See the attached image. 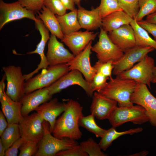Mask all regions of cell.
I'll list each match as a JSON object with an SVG mask.
<instances>
[{"mask_svg": "<svg viewBox=\"0 0 156 156\" xmlns=\"http://www.w3.org/2000/svg\"><path fill=\"white\" fill-rule=\"evenodd\" d=\"M64 103V110L56 119L52 133L59 138L79 140L82 135L79 121L83 116V107L77 101L72 99L68 100Z\"/></svg>", "mask_w": 156, "mask_h": 156, "instance_id": "1", "label": "cell"}, {"mask_svg": "<svg viewBox=\"0 0 156 156\" xmlns=\"http://www.w3.org/2000/svg\"><path fill=\"white\" fill-rule=\"evenodd\" d=\"M137 83L133 80L116 76L115 78H110L109 81L99 92L117 101L118 106L131 105L133 104L131 101V97Z\"/></svg>", "mask_w": 156, "mask_h": 156, "instance_id": "2", "label": "cell"}, {"mask_svg": "<svg viewBox=\"0 0 156 156\" xmlns=\"http://www.w3.org/2000/svg\"><path fill=\"white\" fill-rule=\"evenodd\" d=\"M69 71L67 63L49 66L40 73L25 81V93L49 86Z\"/></svg>", "mask_w": 156, "mask_h": 156, "instance_id": "3", "label": "cell"}, {"mask_svg": "<svg viewBox=\"0 0 156 156\" xmlns=\"http://www.w3.org/2000/svg\"><path fill=\"white\" fill-rule=\"evenodd\" d=\"M43 126L44 135L38 143V150L35 156H55L59 152L78 144L75 140L68 138H59L52 135L49 123L44 120Z\"/></svg>", "mask_w": 156, "mask_h": 156, "instance_id": "4", "label": "cell"}, {"mask_svg": "<svg viewBox=\"0 0 156 156\" xmlns=\"http://www.w3.org/2000/svg\"><path fill=\"white\" fill-rule=\"evenodd\" d=\"M108 119L112 127L115 128L129 122L135 124L141 125L149 120L145 109L138 105L117 106Z\"/></svg>", "mask_w": 156, "mask_h": 156, "instance_id": "5", "label": "cell"}, {"mask_svg": "<svg viewBox=\"0 0 156 156\" xmlns=\"http://www.w3.org/2000/svg\"><path fill=\"white\" fill-rule=\"evenodd\" d=\"M155 66L154 59L147 54L132 68L118 76L122 79H132L146 85L151 89Z\"/></svg>", "mask_w": 156, "mask_h": 156, "instance_id": "6", "label": "cell"}, {"mask_svg": "<svg viewBox=\"0 0 156 156\" xmlns=\"http://www.w3.org/2000/svg\"><path fill=\"white\" fill-rule=\"evenodd\" d=\"M98 41L92 46L91 51L96 53L98 61L105 63H113L119 60L124 52L109 38L107 32L100 28Z\"/></svg>", "mask_w": 156, "mask_h": 156, "instance_id": "7", "label": "cell"}, {"mask_svg": "<svg viewBox=\"0 0 156 156\" xmlns=\"http://www.w3.org/2000/svg\"><path fill=\"white\" fill-rule=\"evenodd\" d=\"M7 81L6 95L13 101H20L25 93V80L19 66L10 65L2 68Z\"/></svg>", "mask_w": 156, "mask_h": 156, "instance_id": "8", "label": "cell"}, {"mask_svg": "<svg viewBox=\"0 0 156 156\" xmlns=\"http://www.w3.org/2000/svg\"><path fill=\"white\" fill-rule=\"evenodd\" d=\"M131 97V101L139 105L146 110L151 125L156 127V98L148 90L146 85L137 82Z\"/></svg>", "mask_w": 156, "mask_h": 156, "instance_id": "9", "label": "cell"}, {"mask_svg": "<svg viewBox=\"0 0 156 156\" xmlns=\"http://www.w3.org/2000/svg\"><path fill=\"white\" fill-rule=\"evenodd\" d=\"M44 119L37 112L24 117L18 124L21 137L25 141L38 143L44 133Z\"/></svg>", "mask_w": 156, "mask_h": 156, "instance_id": "10", "label": "cell"}, {"mask_svg": "<svg viewBox=\"0 0 156 156\" xmlns=\"http://www.w3.org/2000/svg\"><path fill=\"white\" fill-rule=\"evenodd\" d=\"M74 85H78L85 91L89 97H92L94 93L90 84L82 76V74L76 70L70 71L55 82L48 86L51 95L60 92L62 90Z\"/></svg>", "mask_w": 156, "mask_h": 156, "instance_id": "11", "label": "cell"}, {"mask_svg": "<svg viewBox=\"0 0 156 156\" xmlns=\"http://www.w3.org/2000/svg\"><path fill=\"white\" fill-rule=\"evenodd\" d=\"M36 13L23 7L18 1L7 3L0 0V30L7 23L12 21L27 18L35 21Z\"/></svg>", "mask_w": 156, "mask_h": 156, "instance_id": "12", "label": "cell"}, {"mask_svg": "<svg viewBox=\"0 0 156 156\" xmlns=\"http://www.w3.org/2000/svg\"><path fill=\"white\" fill-rule=\"evenodd\" d=\"M155 50L152 47H144L137 46L124 52L120 58L113 63V75L116 76L133 67L146 55Z\"/></svg>", "mask_w": 156, "mask_h": 156, "instance_id": "13", "label": "cell"}, {"mask_svg": "<svg viewBox=\"0 0 156 156\" xmlns=\"http://www.w3.org/2000/svg\"><path fill=\"white\" fill-rule=\"evenodd\" d=\"M92 44V41H91L82 51L67 63L70 71L76 70L80 71L90 84L96 73L95 69L91 66L90 62Z\"/></svg>", "mask_w": 156, "mask_h": 156, "instance_id": "14", "label": "cell"}, {"mask_svg": "<svg viewBox=\"0 0 156 156\" xmlns=\"http://www.w3.org/2000/svg\"><path fill=\"white\" fill-rule=\"evenodd\" d=\"M49 40L46 57L49 66L67 63L74 58L75 56L65 48L55 35L51 34Z\"/></svg>", "mask_w": 156, "mask_h": 156, "instance_id": "15", "label": "cell"}, {"mask_svg": "<svg viewBox=\"0 0 156 156\" xmlns=\"http://www.w3.org/2000/svg\"><path fill=\"white\" fill-rule=\"evenodd\" d=\"M92 97L91 114L99 120L108 119L117 106V102L97 92H94Z\"/></svg>", "mask_w": 156, "mask_h": 156, "instance_id": "16", "label": "cell"}, {"mask_svg": "<svg viewBox=\"0 0 156 156\" xmlns=\"http://www.w3.org/2000/svg\"><path fill=\"white\" fill-rule=\"evenodd\" d=\"M34 22L36 28L39 31L41 35V40L34 50L28 52L27 54L29 55L38 54L40 56V61L38 67L33 71L29 73L24 75L25 81L32 77L40 69H46L49 66L44 51L46 44L50 38L49 31L44 26L42 21L38 18H37V19Z\"/></svg>", "mask_w": 156, "mask_h": 156, "instance_id": "17", "label": "cell"}, {"mask_svg": "<svg viewBox=\"0 0 156 156\" xmlns=\"http://www.w3.org/2000/svg\"><path fill=\"white\" fill-rule=\"evenodd\" d=\"M48 86L25 94L20 101L22 104L21 113L25 117L42 103L51 99Z\"/></svg>", "mask_w": 156, "mask_h": 156, "instance_id": "18", "label": "cell"}, {"mask_svg": "<svg viewBox=\"0 0 156 156\" xmlns=\"http://www.w3.org/2000/svg\"><path fill=\"white\" fill-rule=\"evenodd\" d=\"M98 34L88 30L77 31L64 35L61 40L75 56L82 51L91 41L94 40Z\"/></svg>", "mask_w": 156, "mask_h": 156, "instance_id": "19", "label": "cell"}, {"mask_svg": "<svg viewBox=\"0 0 156 156\" xmlns=\"http://www.w3.org/2000/svg\"><path fill=\"white\" fill-rule=\"evenodd\" d=\"M111 41L124 53L137 46L133 29L130 24L108 32Z\"/></svg>", "mask_w": 156, "mask_h": 156, "instance_id": "20", "label": "cell"}, {"mask_svg": "<svg viewBox=\"0 0 156 156\" xmlns=\"http://www.w3.org/2000/svg\"><path fill=\"white\" fill-rule=\"evenodd\" d=\"M64 109V103L59 102L57 99L55 98L41 104L35 111L44 120L49 123L50 131L52 133L57 118Z\"/></svg>", "mask_w": 156, "mask_h": 156, "instance_id": "21", "label": "cell"}, {"mask_svg": "<svg viewBox=\"0 0 156 156\" xmlns=\"http://www.w3.org/2000/svg\"><path fill=\"white\" fill-rule=\"evenodd\" d=\"M1 111L5 116L8 124H19L24 117L21 113L22 104L20 101H13L4 93L0 98Z\"/></svg>", "mask_w": 156, "mask_h": 156, "instance_id": "22", "label": "cell"}, {"mask_svg": "<svg viewBox=\"0 0 156 156\" xmlns=\"http://www.w3.org/2000/svg\"><path fill=\"white\" fill-rule=\"evenodd\" d=\"M78 7L77 18L81 28L92 31L102 27V18L99 14L97 7L88 10L81 5Z\"/></svg>", "mask_w": 156, "mask_h": 156, "instance_id": "23", "label": "cell"}, {"mask_svg": "<svg viewBox=\"0 0 156 156\" xmlns=\"http://www.w3.org/2000/svg\"><path fill=\"white\" fill-rule=\"evenodd\" d=\"M133 19L123 10L116 11L102 18L101 27L108 32L122 25L130 24Z\"/></svg>", "mask_w": 156, "mask_h": 156, "instance_id": "24", "label": "cell"}, {"mask_svg": "<svg viewBox=\"0 0 156 156\" xmlns=\"http://www.w3.org/2000/svg\"><path fill=\"white\" fill-rule=\"evenodd\" d=\"M38 17L43 22L44 26L49 30L51 34L57 38L62 39L64 37L60 25L56 16L44 5L42 9L38 12Z\"/></svg>", "mask_w": 156, "mask_h": 156, "instance_id": "25", "label": "cell"}, {"mask_svg": "<svg viewBox=\"0 0 156 156\" xmlns=\"http://www.w3.org/2000/svg\"><path fill=\"white\" fill-rule=\"evenodd\" d=\"M56 16L64 35L78 31L81 28L78 19L76 8L62 15Z\"/></svg>", "mask_w": 156, "mask_h": 156, "instance_id": "26", "label": "cell"}, {"mask_svg": "<svg viewBox=\"0 0 156 156\" xmlns=\"http://www.w3.org/2000/svg\"><path fill=\"white\" fill-rule=\"evenodd\" d=\"M143 129L139 127L131 129L126 131L118 132L117 131L115 128L112 127L106 130L99 142V144L102 150L105 151L111 145L112 142L120 136L126 134L132 135L141 132Z\"/></svg>", "mask_w": 156, "mask_h": 156, "instance_id": "27", "label": "cell"}, {"mask_svg": "<svg viewBox=\"0 0 156 156\" xmlns=\"http://www.w3.org/2000/svg\"><path fill=\"white\" fill-rule=\"evenodd\" d=\"M130 25L134 31L137 46L152 47L156 50V41L151 37L146 30L141 27L134 19H132Z\"/></svg>", "mask_w": 156, "mask_h": 156, "instance_id": "28", "label": "cell"}, {"mask_svg": "<svg viewBox=\"0 0 156 156\" xmlns=\"http://www.w3.org/2000/svg\"><path fill=\"white\" fill-rule=\"evenodd\" d=\"M0 136V139L6 150L21 137L19 124H8Z\"/></svg>", "mask_w": 156, "mask_h": 156, "instance_id": "29", "label": "cell"}, {"mask_svg": "<svg viewBox=\"0 0 156 156\" xmlns=\"http://www.w3.org/2000/svg\"><path fill=\"white\" fill-rule=\"evenodd\" d=\"M94 117L91 114L86 116H83L79 120V125L94 134L96 137L101 138L106 130L102 128L96 124Z\"/></svg>", "mask_w": 156, "mask_h": 156, "instance_id": "30", "label": "cell"}, {"mask_svg": "<svg viewBox=\"0 0 156 156\" xmlns=\"http://www.w3.org/2000/svg\"><path fill=\"white\" fill-rule=\"evenodd\" d=\"M97 8L102 18L114 12L122 10L119 5L118 0H100Z\"/></svg>", "mask_w": 156, "mask_h": 156, "instance_id": "31", "label": "cell"}, {"mask_svg": "<svg viewBox=\"0 0 156 156\" xmlns=\"http://www.w3.org/2000/svg\"><path fill=\"white\" fill-rule=\"evenodd\" d=\"M119 5L127 14L134 19L140 9L139 0H118Z\"/></svg>", "mask_w": 156, "mask_h": 156, "instance_id": "32", "label": "cell"}, {"mask_svg": "<svg viewBox=\"0 0 156 156\" xmlns=\"http://www.w3.org/2000/svg\"><path fill=\"white\" fill-rule=\"evenodd\" d=\"M80 145L83 150L89 156H106L107 154L103 153L99 144H97L92 138L81 142Z\"/></svg>", "mask_w": 156, "mask_h": 156, "instance_id": "33", "label": "cell"}, {"mask_svg": "<svg viewBox=\"0 0 156 156\" xmlns=\"http://www.w3.org/2000/svg\"><path fill=\"white\" fill-rule=\"evenodd\" d=\"M156 11L155 0H146L140 6V9L135 19L137 22L142 20L145 16Z\"/></svg>", "mask_w": 156, "mask_h": 156, "instance_id": "34", "label": "cell"}, {"mask_svg": "<svg viewBox=\"0 0 156 156\" xmlns=\"http://www.w3.org/2000/svg\"><path fill=\"white\" fill-rule=\"evenodd\" d=\"M44 5L54 14L58 16L64 14L67 10L60 0H45Z\"/></svg>", "mask_w": 156, "mask_h": 156, "instance_id": "35", "label": "cell"}, {"mask_svg": "<svg viewBox=\"0 0 156 156\" xmlns=\"http://www.w3.org/2000/svg\"><path fill=\"white\" fill-rule=\"evenodd\" d=\"M38 148V144L30 141H25L20 146L19 156H35Z\"/></svg>", "mask_w": 156, "mask_h": 156, "instance_id": "36", "label": "cell"}, {"mask_svg": "<svg viewBox=\"0 0 156 156\" xmlns=\"http://www.w3.org/2000/svg\"><path fill=\"white\" fill-rule=\"evenodd\" d=\"M93 67L96 73H100L109 78L112 77V74L114 68L112 62L103 63L98 61L96 62Z\"/></svg>", "mask_w": 156, "mask_h": 156, "instance_id": "37", "label": "cell"}, {"mask_svg": "<svg viewBox=\"0 0 156 156\" xmlns=\"http://www.w3.org/2000/svg\"><path fill=\"white\" fill-rule=\"evenodd\" d=\"M109 78L100 73H96L93 77L90 85L92 91L99 92L106 85Z\"/></svg>", "mask_w": 156, "mask_h": 156, "instance_id": "38", "label": "cell"}, {"mask_svg": "<svg viewBox=\"0 0 156 156\" xmlns=\"http://www.w3.org/2000/svg\"><path fill=\"white\" fill-rule=\"evenodd\" d=\"M45 0H18L22 6L35 13L40 12L44 5Z\"/></svg>", "mask_w": 156, "mask_h": 156, "instance_id": "39", "label": "cell"}, {"mask_svg": "<svg viewBox=\"0 0 156 156\" xmlns=\"http://www.w3.org/2000/svg\"><path fill=\"white\" fill-rule=\"evenodd\" d=\"M87 153L79 144L69 149L61 151L55 156H88Z\"/></svg>", "mask_w": 156, "mask_h": 156, "instance_id": "40", "label": "cell"}, {"mask_svg": "<svg viewBox=\"0 0 156 156\" xmlns=\"http://www.w3.org/2000/svg\"><path fill=\"white\" fill-rule=\"evenodd\" d=\"M138 24L147 32L151 34L156 41V24L142 20L137 22Z\"/></svg>", "mask_w": 156, "mask_h": 156, "instance_id": "41", "label": "cell"}, {"mask_svg": "<svg viewBox=\"0 0 156 156\" xmlns=\"http://www.w3.org/2000/svg\"><path fill=\"white\" fill-rule=\"evenodd\" d=\"M25 140L21 137L15 141L5 152V156H16L18 149Z\"/></svg>", "mask_w": 156, "mask_h": 156, "instance_id": "42", "label": "cell"}, {"mask_svg": "<svg viewBox=\"0 0 156 156\" xmlns=\"http://www.w3.org/2000/svg\"><path fill=\"white\" fill-rule=\"evenodd\" d=\"M2 111H0V136L8 125L7 119Z\"/></svg>", "mask_w": 156, "mask_h": 156, "instance_id": "43", "label": "cell"}, {"mask_svg": "<svg viewBox=\"0 0 156 156\" xmlns=\"http://www.w3.org/2000/svg\"><path fill=\"white\" fill-rule=\"evenodd\" d=\"M66 9L72 11L75 10V0H60Z\"/></svg>", "mask_w": 156, "mask_h": 156, "instance_id": "44", "label": "cell"}, {"mask_svg": "<svg viewBox=\"0 0 156 156\" xmlns=\"http://www.w3.org/2000/svg\"><path fill=\"white\" fill-rule=\"evenodd\" d=\"M6 79V76L4 74L0 82V98L4 94L5 84L4 81Z\"/></svg>", "mask_w": 156, "mask_h": 156, "instance_id": "45", "label": "cell"}, {"mask_svg": "<svg viewBox=\"0 0 156 156\" xmlns=\"http://www.w3.org/2000/svg\"><path fill=\"white\" fill-rule=\"evenodd\" d=\"M146 20L149 22L156 24V11L147 16Z\"/></svg>", "mask_w": 156, "mask_h": 156, "instance_id": "46", "label": "cell"}, {"mask_svg": "<svg viewBox=\"0 0 156 156\" xmlns=\"http://www.w3.org/2000/svg\"><path fill=\"white\" fill-rule=\"evenodd\" d=\"M6 150L4 145L1 140L0 139V156H5V152Z\"/></svg>", "mask_w": 156, "mask_h": 156, "instance_id": "47", "label": "cell"}, {"mask_svg": "<svg viewBox=\"0 0 156 156\" xmlns=\"http://www.w3.org/2000/svg\"><path fill=\"white\" fill-rule=\"evenodd\" d=\"M152 83H156V66H155L153 69Z\"/></svg>", "mask_w": 156, "mask_h": 156, "instance_id": "48", "label": "cell"}, {"mask_svg": "<svg viewBox=\"0 0 156 156\" xmlns=\"http://www.w3.org/2000/svg\"><path fill=\"white\" fill-rule=\"evenodd\" d=\"M148 154L147 151H143L140 152L135 154L132 156H146Z\"/></svg>", "mask_w": 156, "mask_h": 156, "instance_id": "49", "label": "cell"}, {"mask_svg": "<svg viewBox=\"0 0 156 156\" xmlns=\"http://www.w3.org/2000/svg\"><path fill=\"white\" fill-rule=\"evenodd\" d=\"M81 0H75V3L77 6L80 5V2Z\"/></svg>", "mask_w": 156, "mask_h": 156, "instance_id": "50", "label": "cell"}, {"mask_svg": "<svg viewBox=\"0 0 156 156\" xmlns=\"http://www.w3.org/2000/svg\"><path fill=\"white\" fill-rule=\"evenodd\" d=\"M146 0H139V4L140 6Z\"/></svg>", "mask_w": 156, "mask_h": 156, "instance_id": "51", "label": "cell"}, {"mask_svg": "<svg viewBox=\"0 0 156 156\" xmlns=\"http://www.w3.org/2000/svg\"><path fill=\"white\" fill-rule=\"evenodd\" d=\"M155 93L156 94V90H155Z\"/></svg>", "mask_w": 156, "mask_h": 156, "instance_id": "52", "label": "cell"}, {"mask_svg": "<svg viewBox=\"0 0 156 156\" xmlns=\"http://www.w3.org/2000/svg\"></svg>", "mask_w": 156, "mask_h": 156, "instance_id": "53", "label": "cell"}]
</instances>
